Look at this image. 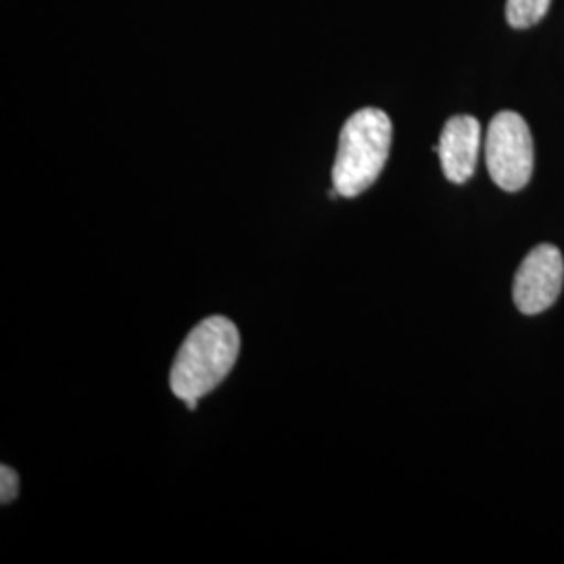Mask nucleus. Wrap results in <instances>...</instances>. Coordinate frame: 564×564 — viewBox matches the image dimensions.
Wrapping results in <instances>:
<instances>
[{"label":"nucleus","instance_id":"7","mask_svg":"<svg viewBox=\"0 0 564 564\" xmlns=\"http://www.w3.org/2000/svg\"><path fill=\"white\" fill-rule=\"evenodd\" d=\"M20 494V477L13 468H9L7 464H2L0 468V500L2 505H9L18 498Z\"/></svg>","mask_w":564,"mask_h":564},{"label":"nucleus","instance_id":"1","mask_svg":"<svg viewBox=\"0 0 564 564\" xmlns=\"http://www.w3.org/2000/svg\"><path fill=\"white\" fill-rule=\"evenodd\" d=\"M241 351V335L232 321L212 316L197 324L176 354L170 372L172 393L182 402L202 400L235 368Z\"/></svg>","mask_w":564,"mask_h":564},{"label":"nucleus","instance_id":"3","mask_svg":"<svg viewBox=\"0 0 564 564\" xmlns=\"http://www.w3.org/2000/svg\"><path fill=\"white\" fill-rule=\"evenodd\" d=\"M485 162L491 181L506 193L524 188L533 174V139L527 121L514 111H500L487 128Z\"/></svg>","mask_w":564,"mask_h":564},{"label":"nucleus","instance_id":"5","mask_svg":"<svg viewBox=\"0 0 564 564\" xmlns=\"http://www.w3.org/2000/svg\"><path fill=\"white\" fill-rule=\"evenodd\" d=\"M481 149V123L473 116H456L442 130L440 144L435 151L440 153L445 178L454 184L470 181L479 160Z\"/></svg>","mask_w":564,"mask_h":564},{"label":"nucleus","instance_id":"4","mask_svg":"<svg viewBox=\"0 0 564 564\" xmlns=\"http://www.w3.org/2000/svg\"><path fill=\"white\" fill-rule=\"evenodd\" d=\"M563 253L554 245H538L527 253L523 263L517 270L512 295L514 303L523 314H540L558 300L563 291Z\"/></svg>","mask_w":564,"mask_h":564},{"label":"nucleus","instance_id":"6","mask_svg":"<svg viewBox=\"0 0 564 564\" xmlns=\"http://www.w3.org/2000/svg\"><path fill=\"white\" fill-rule=\"evenodd\" d=\"M552 0H508L506 2V20L517 28L524 30L544 20Z\"/></svg>","mask_w":564,"mask_h":564},{"label":"nucleus","instance_id":"2","mask_svg":"<svg viewBox=\"0 0 564 564\" xmlns=\"http://www.w3.org/2000/svg\"><path fill=\"white\" fill-rule=\"evenodd\" d=\"M391 141L393 126L384 111L377 107L356 111L343 126L333 165V188L345 199L368 191L383 172Z\"/></svg>","mask_w":564,"mask_h":564}]
</instances>
